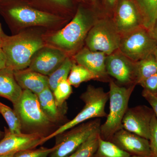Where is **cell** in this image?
<instances>
[{
  "label": "cell",
  "mask_w": 157,
  "mask_h": 157,
  "mask_svg": "<svg viewBox=\"0 0 157 157\" xmlns=\"http://www.w3.org/2000/svg\"><path fill=\"white\" fill-rule=\"evenodd\" d=\"M157 48V42L148 30L141 27L121 36L119 50L137 62L154 55Z\"/></svg>",
  "instance_id": "cell-8"
},
{
  "label": "cell",
  "mask_w": 157,
  "mask_h": 157,
  "mask_svg": "<svg viewBox=\"0 0 157 157\" xmlns=\"http://www.w3.org/2000/svg\"><path fill=\"white\" fill-rule=\"evenodd\" d=\"M110 141L131 155L152 156L148 140L125 129L117 132Z\"/></svg>",
  "instance_id": "cell-15"
},
{
  "label": "cell",
  "mask_w": 157,
  "mask_h": 157,
  "mask_svg": "<svg viewBox=\"0 0 157 157\" xmlns=\"http://www.w3.org/2000/svg\"><path fill=\"white\" fill-rule=\"evenodd\" d=\"M45 137L41 132L15 134L6 129L4 138L0 141V155L35 148L45 143Z\"/></svg>",
  "instance_id": "cell-14"
},
{
  "label": "cell",
  "mask_w": 157,
  "mask_h": 157,
  "mask_svg": "<svg viewBox=\"0 0 157 157\" xmlns=\"http://www.w3.org/2000/svg\"><path fill=\"white\" fill-rule=\"evenodd\" d=\"M0 1H1V0H0Z\"/></svg>",
  "instance_id": "cell-43"
},
{
  "label": "cell",
  "mask_w": 157,
  "mask_h": 157,
  "mask_svg": "<svg viewBox=\"0 0 157 157\" xmlns=\"http://www.w3.org/2000/svg\"><path fill=\"white\" fill-rule=\"evenodd\" d=\"M0 113L8 124L10 132L15 134L22 133V125L14 109L0 102Z\"/></svg>",
  "instance_id": "cell-26"
},
{
  "label": "cell",
  "mask_w": 157,
  "mask_h": 157,
  "mask_svg": "<svg viewBox=\"0 0 157 157\" xmlns=\"http://www.w3.org/2000/svg\"><path fill=\"white\" fill-rule=\"evenodd\" d=\"M80 98L84 103L82 109L73 119L59 127L50 135L45 136V142L90 119L107 117L105 107L109 99V92H105L103 88L96 87L90 85L85 91L82 94Z\"/></svg>",
  "instance_id": "cell-5"
},
{
  "label": "cell",
  "mask_w": 157,
  "mask_h": 157,
  "mask_svg": "<svg viewBox=\"0 0 157 157\" xmlns=\"http://www.w3.org/2000/svg\"><path fill=\"white\" fill-rule=\"evenodd\" d=\"M46 30L33 28L11 36L3 33L2 48L6 57V67L14 71L28 68L34 54L46 45L45 36L48 33L43 32Z\"/></svg>",
  "instance_id": "cell-3"
},
{
  "label": "cell",
  "mask_w": 157,
  "mask_h": 157,
  "mask_svg": "<svg viewBox=\"0 0 157 157\" xmlns=\"http://www.w3.org/2000/svg\"><path fill=\"white\" fill-rule=\"evenodd\" d=\"M107 57L104 52L92 51L85 46L73 56V59L91 72L97 77V80L109 82L111 78L106 70Z\"/></svg>",
  "instance_id": "cell-16"
},
{
  "label": "cell",
  "mask_w": 157,
  "mask_h": 157,
  "mask_svg": "<svg viewBox=\"0 0 157 157\" xmlns=\"http://www.w3.org/2000/svg\"><path fill=\"white\" fill-rule=\"evenodd\" d=\"M153 110L145 105L128 108L122 121L123 129L149 140Z\"/></svg>",
  "instance_id": "cell-12"
},
{
  "label": "cell",
  "mask_w": 157,
  "mask_h": 157,
  "mask_svg": "<svg viewBox=\"0 0 157 157\" xmlns=\"http://www.w3.org/2000/svg\"><path fill=\"white\" fill-rule=\"evenodd\" d=\"M142 14L143 26L149 30L157 15V0H134Z\"/></svg>",
  "instance_id": "cell-22"
},
{
  "label": "cell",
  "mask_w": 157,
  "mask_h": 157,
  "mask_svg": "<svg viewBox=\"0 0 157 157\" xmlns=\"http://www.w3.org/2000/svg\"><path fill=\"white\" fill-rule=\"evenodd\" d=\"M121 38L112 16L103 12L89 32L85 44L91 51L108 56L119 49Z\"/></svg>",
  "instance_id": "cell-6"
},
{
  "label": "cell",
  "mask_w": 157,
  "mask_h": 157,
  "mask_svg": "<svg viewBox=\"0 0 157 157\" xmlns=\"http://www.w3.org/2000/svg\"><path fill=\"white\" fill-rule=\"evenodd\" d=\"M112 17L121 36L144 27L142 14L134 0H118Z\"/></svg>",
  "instance_id": "cell-10"
},
{
  "label": "cell",
  "mask_w": 157,
  "mask_h": 157,
  "mask_svg": "<svg viewBox=\"0 0 157 157\" xmlns=\"http://www.w3.org/2000/svg\"><path fill=\"white\" fill-rule=\"evenodd\" d=\"M0 12L14 34L33 28L55 32L70 20L40 11L22 0H1Z\"/></svg>",
  "instance_id": "cell-2"
},
{
  "label": "cell",
  "mask_w": 157,
  "mask_h": 157,
  "mask_svg": "<svg viewBox=\"0 0 157 157\" xmlns=\"http://www.w3.org/2000/svg\"><path fill=\"white\" fill-rule=\"evenodd\" d=\"M91 80H97V77L87 69L74 61L68 77L70 84L77 88L82 82Z\"/></svg>",
  "instance_id": "cell-23"
},
{
  "label": "cell",
  "mask_w": 157,
  "mask_h": 157,
  "mask_svg": "<svg viewBox=\"0 0 157 157\" xmlns=\"http://www.w3.org/2000/svg\"><path fill=\"white\" fill-rule=\"evenodd\" d=\"M149 141L153 156L157 157V120L155 114L151 122Z\"/></svg>",
  "instance_id": "cell-30"
},
{
  "label": "cell",
  "mask_w": 157,
  "mask_h": 157,
  "mask_svg": "<svg viewBox=\"0 0 157 157\" xmlns=\"http://www.w3.org/2000/svg\"><path fill=\"white\" fill-rule=\"evenodd\" d=\"M106 67L108 76L116 79L119 85H137L135 62L124 55L119 49L107 56Z\"/></svg>",
  "instance_id": "cell-11"
},
{
  "label": "cell",
  "mask_w": 157,
  "mask_h": 157,
  "mask_svg": "<svg viewBox=\"0 0 157 157\" xmlns=\"http://www.w3.org/2000/svg\"><path fill=\"white\" fill-rule=\"evenodd\" d=\"M151 157H154V156H152Z\"/></svg>",
  "instance_id": "cell-42"
},
{
  "label": "cell",
  "mask_w": 157,
  "mask_h": 157,
  "mask_svg": "<svg viewBox=\"0 0 157 157\" xmlns=\"http://www.w3.org/2000/svg\"><path fill=\"white\" fill-rule=\"evenodd\" d=\"M56 148L55 145L51 148L41 147L37 149H30L17 152L14 157H47Z\"/></svg>",
  "instance_id": "cell-29"
},
{
  "label": "cell",
  "mask_w": 157,
  "mask_h": 157,
  "mask_svg": "<svg viewBox=\"0 0 157 157\" xmlns=\"http://www.w3.org/2000/svg\"><path fill=\"white\" fill-rule=\"evenodd\" d=\"M129 157H144L138 156L131 155V156H130Z\"/></svg>",
  "instance_id": "cell-39"
},
{
  "label": "cell",
  "mask_w": 157,
  "mask_h": 157,
  "mask_svg": "<svg viewBox=\"0 0 157 157\" xmlns=\"http://www.w3.org/2000/svg\"><path fill=\"white\" fill-rule=\"evenodd\" d=\"M78 2V4H83L87 6H100L99 0H75Z\"/></svg>",
  "instance_id": "cell-36"
},
{
  "label": "cell",
  "mask_w": 157,
  "mask_h": 157,
  "mask_svg": "<svg viewBox=\"0 0 157 157\" xmlns=\"http://www.w3.org/2000/svg\"><path fill=\"white\" fill-rule=\"evenodd\" d=\"M150 35L157 43V15L151 28L149 30Z\"/></svg>",
  "instance_id": "cell-35"
},
{
  "label": "cell",
  "mask_w": 157,
  "mask_h": 157,
  "mask_svg": "<svg viewBox=\"0 0 157 157\" xmlns=\"http://www.w3.org/2000/svg\"><path fill=\"white\" fill-rule=\"evenodd\" d=\"M14 72L15 79L23 90H28L37 95L49 87L48 76L29 68Z\"/></svg>",
  "instance_id": "cell-18"
},
{
  "label": "cell",
  "mask_w": 157,
  "mask_h": 157,
  "mask_svg": "<svg viewBox=\"0 0 157 157\" xmlns=\"http://www.w3.org/2000/svg\"><path fill=\"white\" fill-rule=\"evenodd\" d=\"M37 97L42 111L52 123L60 121L67 112V106L60 107L58 106L50 88L45 89L37 95Z\"/></svg>",
  "instance_id": "cell-20"
},
{
  "label": "cell",
  "mask_w": 157,
  "mask_h": 157,
  "mask_svg": "<svg viewBox=\"0 0 157 157\" xmlns=\"http://www.w3.org/2000/svg\"><path fill=\"white\" fill-rule=\"evenodd\" d=\"M101 118L84 122L60 134L56 143V148L50 157H66L73 153L93 134L100 131Z\"/></svg>",
  "instance_id": "cell-7"
},
{
  "label": "cell",
  "mask_w": 157,
  "mask_h": 157,
  "mask_svg": "<svg viewBox=\"0 0 157 157\" xmlns=\"http://www.w3.org/2000/svg\"><path fill=\"white\" fill-rule=\"evenodd\" d=\"M3 32L2 30V28H1V25H0V32Z\"/></svg>",
  "instance_id": "cell-41"
},
{
  "label": "cell",
  "mask_w": 157,
  "mask_h": 157,
  "mask_svg": "<svg viewBox=\"0 0 157 157\" xmlns=\"http://www.w3.org/2000/svg\"><path fill=\"white\" fill-rule=\"evenodd\" d=\"M15 153H11L1 155L0 157H14Z\"/></svg>",
  "instance_id": "cell-37"
},
{
  "label": "cell",
  "mask_w": 157,
  "mask_h": 157,
  "mask_svg": "<svg viewBox=\"0 0 157 157\" xmlns=\"http://www.w3.org/2000/svg\"><path fill=\"white\" fill-rule=\"evenodd\" d=\"M142 95L143 98L147 101L150 105L151 106L152 109L153 110L157 120V95L154 94L143 90Z\"/></svg>",
  "instance_id": "cell-33"
},
{
  "label": "cell",
  "mask_w": 157,
  "mask_h": 157,
  "mask_svg": "<svg viewBox=\"0 0 157 157\" xmlns=\"http://www.w3.org/2000/svg\"><path fill=\"white\" fill-rule=\"evenodd\" d=\"M52 92L58 106L66 107V101L73 93L72 86L67 80H64L60 82Z\"/></svg>",
  "instance_id": "cell-28"
},
{
  "label": "cell",
  "mask_w": 157,
  "mask_h": 157,
  "mask_svg": "<svg viewBox=\"0 0 157 157\" xmlns=\"http://www.w3.org/2000/svg\"><path fill=\"white\" fill-rule=\"evenodd\" d=\"M23 90L14 77V70L6 67L0 70V96L8 99L14 104L18 100Z\"/></svg>",
  "instance_id": "cell-19"
},
{
  "label": "cell",
  "mask_w": 157,
  "mask_h": 157,
  "mask_svg": "<svg viewBox=\"0 0 157 157\" xmlns=\"http://www.w3.org/2000/svg\"><path fill=\"white\" fill-rule=\"evenodd\" d=\"M3 33V32H0V70L6 67V57L2 48V36Z\"/></svg>",
  "instance_id": "cell-34"
},
{
  "label": "cell",
  "mask_w": 157,
  "mask_h": 157,
  "mask_svg": "<svg viewBox=\"0 0 157 157\" xmlns=\"http://www.w3.org/2000/svg\"><path fill=\"white\" fill-rule=\"evenodd\" d=\"M67 56L63 50L46 45L34 54L28 68L48 76L63 63Z\"/></svg>",
  "instance_id": "cell-13"
},
{
  "label": "cell",
  "mask_w": 157,
  "mask_h": 157,
  "mask_svg": "<svg viewBox=\"0 0 157 157\" xmlns=\"http://www.w3.org/2000/svg\"><path fill=\"white\" fill-rule=\"evenodd\" d=\"M139 85L143 90L157 95V73L144 79Z\"/></svg>",
  "instance_id": "cell-31"
},
{
  "label": "cell",
  "mask_w": 157,
  "mask_h": 157,
  "mask_svg": "<svg viewBox=\"0 0 157 157\" xmlns=\"http://www.w3.org/2000/svg\"><path fill=\"white\" fill-rule=\"evenodd\" d=\"M126 152L112 142L99 137L98 148L92 157H129Z\"/></svg>",
  "instance_id": "cell-25"
},
{
  "label": "cell",
  "mask_w": 157,
  "mask_h": 157,
  "mask_svg": "<svg viewBox=\"0 0 157 157\" xmlns=\"http://www.w3.org/2000/svg\"><path fill=\"white\" fill-rule=\"evenodd\" d=\"M13 107L22 128L37 131L49 128L53 124L42 111L37 95L28 90H23L22 94Z\"/></svg>",
  "instance_id": "cell-9"
},
{
  "label": "cell",
  "mask_w": 157,
  "mask_h": 157,
  "mask_svg": "<svg viewBox=\"0 0 157 157\" xmlns=\"http://www.w3.org/2000/svg\"><path fill=\"white\" fill-rule=\"evenodd\" d=\"M2 132H1V131H0V138L2 137Z\"/></svg>",
  "instance_id": "cell-40"
},
{
  "label": "cell",
  "mask_w": 157,
  "mask_h": 157,
  "mask_svg": "<svg viewBox=\"0 0 157 157\" xmlns=\"http://www.w3.org/2000/svg\"><path fill=\"white\" fill-rule=\"evenodd\" d=\"M101 8L105 14L112 16L118 0H101Z\"/></svg>",
  "instance_id": "cell-32"
},
{
  "label": "cell",
  "mask_w": 157,
  "mask_h": 157,
  "mask_svg": "<svg viewBox=\"0 0 157 157\" xmlns=\"http://www.w3.org/2000/svg\"><path fill=\"white\" fill-rule=\"evenodd\" d=\"M99 131L94 133L75 151L66 157H92L98 148Z\"/></svg>",
  "instance_id": "cell-27"
},
{
  "label": "cell",
  "mask_w": 157,
  "mask_h": 157,
  "mask_svg": "<svg viewBox=\"0 0 157 157\" xmlns=\"http://www.w3.org/2000/svg\"><path fill=\"white\" fill-rule=\"evenodd\" d=\"M154 56H155V58L157 60V48L155 52L154 53Z\"/></svg>",
  "instance_id": "cell-38"
},
{
  "label": "cell",
  "mask_w": 157,
  "mask_h": 157,
  "mask_svg": "<svg viewBox=\"0 0 157 157\" xmlns=\"http://www.w3.org/2000/svg\"><path fill=\"white\" fill-rule=\"evenodd\" d=\"M73 63V59L70 56L67 57L63 63L48 76L49 87L52 91L60 82L67 80Z\"/></svg>",
  "instance_id": "cell-24"
},
{
  "label": "cell",
  "mask_w": 157,
  "mask_h": 157,
  "mask_svg": "<svg viewBox=\"0 0 157 157\" xmlns=\"http://www.w3.org/2000/svg\"><path fill=\"white\" fill-rule=\"evenodd\" d=\"M136 86H121L111 79L109 80V113L105 122L101 124L99 131L100 137L103 140L110 141L113 135L123 129V119Z\"/></svg>",
  "instance_id": "cell-4"
},
{
  "label": "cell",
  "mask_w": 157,
  "mask_h": 157,
  "mask_svg": "<svg viewBox=\"0 0 157 157\" xmlns=\"http://www.w3.org/2000/svg\"><path fill=\"white\" fill-rule=\"evenodd\" d=\"M100 6L78 4L75 14L67 24L45 35L46 45L63 50L73 56L83 48L90 29L103 13Z\"/></svg>",
  "instance_id": "cell-1"
},
{
  "label": "cell",
  "mask_w": 157,
  "mask_h": 157,
  "mask_svg": "<svg viewBox=\"0 0 157 157\" xmlns=\"http://www.w3.org/2000/svg\"><path fill=\"white\" fill-rule=\"evenodd\" d=\"M40 11L70 19L76 11L74 0H22Z\"/></svg>",
  "instance_id": "cell-17"
},
{
  "label": "cell",
  "mask_w": 157,
  "mask_h": 157,
  "mask_svg": "<svg viewBox=\"0 0 157 157\" xmlns=\"http://www.w3.org/2000/svg\"><path fill=\"white\" fill-rule=\"evenodd\" d=\"M136 84L157 73V60L154 55L135 62Z\"/></svg>",
  "instance_id": "cell-21"
}]
</instances>
